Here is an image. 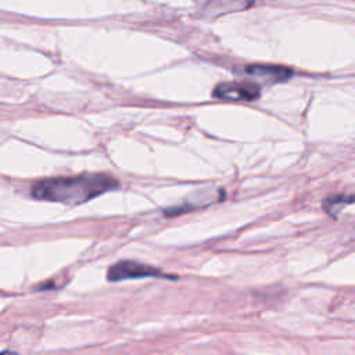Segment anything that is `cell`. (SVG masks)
I'll return each instance as SVG.
<instances>
[{"label": "cell", "instance_id": "5", "mask_svg": "<svg viewBox=\"0 0 355 355\" xmlns=\"http://www.w3.org/2000/svg\"><path fill=\"white\" fill-rule=\"evenodd\" d=\"M245 72L263 83H276L287 80L291 75V71L288 68L280 67V65H266V64H254L247 65Z\"/></svg>", "mask_w": 355, "mask_h": 355}, {"label": "cell", "instance_id": "1", "mask_svg": "<svg viewBox=\"0 0 355 355\" xmlns=\"http://www.w3.org/2000/svg\"><path fill=\"white\" fill-rule=\"evenodd\" d=\"M118 187L119 182L112 175L82 173L37 180L31 187V196L37 200L79 205Z\"/></svg>", "mask_w": 355, "mask_h": 355}, {"label": "cell", "instance_id": "3", "mask_svg": "<svg viewBox=\"0 0 355 355\" xmlns=\"http://www.w3.org/2000/svg\"><path fill=\"white\" fill-rule=\"evenodd\" d=\"M252 3L254 0H196V12L200 18L211 21L225 14L247 10Z\"/></svg>", "mask_w": 355, "mask_h": 355}, {"label": "cell", "instance_id": "7", "mask_svg": "<svg viewBox=\"0 0 355 355\" xmlns=\"http://www.w3.org/2000/svg\"><path fill=\"white\" fill-rule=\"evenodd\" d=\"M0 355H17V354L10 352V351H4V352H0Z\"/></svg>", "mask_w": 355, "mask_h": 355}, {"label": "cell", "instance_id": "4", "mask_svg": "<svg viewBox=\"0 0 355 355\" xmlns=\"http://www.w3.org/2000/svg\"><path fill=\"white\" fill-rule=\"evenodd\" d=\"M214 96L223 100L252 101L259 97V87L248 82H225L215 87Z\"/></svg>", "mask_w": 355, "mask_h": 355}, {"label": "cell", "instance_id": "2", "mask_svg": "<svg viewBox=\"0 0 355 355\" xmlns=\"http://www.w3.org/2000/svg\"><path fill=\"white\" fill-rule=\"evenodd\" d=\"M165 276L162 270L141 263L136 261H119L114 263L107 273V279L110 282H121L126 279H140V277H161Z\"/></svg>", "mask_w": 355, "mask_h": 355}, {"label": "cell", "instance_id": "6", "mask_svg": "<svg viewBox=\"0 0 355 355\" xmlns=\"http://www.w3.org/2000/svg\"><path fill=\"white\" fill-rule=\"evenodd\" d=\"M341 200V197H331V198H329V200H326L324 201V209L326 211H329V212H331V209L336 207H338V201ZM352 201H355V196H349V197H347L345 200H344V202H343V205H345L347 202H352Z\"/></svg>", "mask_w": 355, "mask_h": 355}]
</instances>
